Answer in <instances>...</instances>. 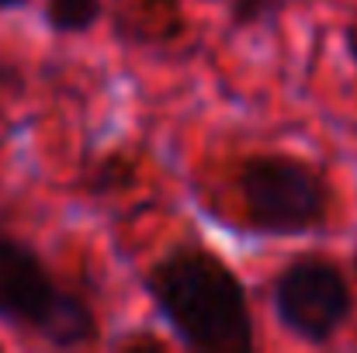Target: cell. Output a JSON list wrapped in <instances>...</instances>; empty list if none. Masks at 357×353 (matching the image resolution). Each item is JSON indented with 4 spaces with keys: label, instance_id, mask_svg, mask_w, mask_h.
<instances>
[{
    "label": "cell",
    "instance_id": "6",
    "mask_svg": "<svg viewBox=\"0 0 357 353\" xmlns=\"http://www.w3.org/2000/svg\"><path fill=\"white\" fill-rule=\"evenodd\" d=\"M45 28L59 38L87 35L105 17V0H45Z\"/></svg>",
    "mask_w": 357,
    "mask_h": 353
},
{
    "label": "cell",
    "instance_id": "9",
    "mask_svg": "<svg viewBox=\"0 0 357 353\" xmlns=\"http://www.w3.org/2000/svg\"><path fill=\"white\" fill-rule=\"evenodd\" d=\"M31 0H0V10H21V7H28Z\"/></svg>",
    "mask_w": 357,
    "mask_h": 353
},
{
    "label": "cell",
    "instance_id": "2",
    "mask_svg": "<svg viewBox=\"0 0 357 353\" xmlns=\"http://www.w3.org/2000/svg\"><path fill=\"white\" fill-rule=\"evenodd\" d=\"M0 326L56 350H80L101 340L91 298L59 284L42 253L7 229H0Z\"/></svg>",
    "mask_w": 357,
    "mask_h": 353
},
{
    "label": "cell",
    "instance_id": "3",
    "mask_svg": "<svg viewBox=\"0 0 357 353\" xmlns=\"http://www.w3.org/2000/svg\"><path fill=\"white\" fill-rule=\"evenodd\" d=\"M246 229L260 239H305L326 233L333 184L319 166L291 152H253L236 170Z\"/></svg>",
    "mask_w": 357,
    "mask_h": 353
},
{
    "label": "cell",
    "instance_id": "4",
    "mask_svg": "<svg viewBox=\"0 0 357 353\" xmlns=\"http://www.w3.org/2000/svg\"><path fill=\"white\" fill-rule=\"evenodd\" d=\"M267 301L274 322L305 347H330L357 312L347 270L323 253H302L278 267Z\"/></svg>",
    "mask_w": 357,
    "mask_h": 353
},
{
    "label": "cell",
    "instance_id": "8",
    "mask_svg": "<svg viewBox=\"0 0 357 353\" xmlns=\"http://www.w3.org/2000/svg\"><path fill=\"white\" fill-rule=\"evenodd\" d=\"M344 49H347V59L354 63V70H357V17L344 28Z\"/></svg>",
    "mask_w": 357,
    "mask_h": 353
},
{
    "label": "cell",
    "instance_id": "5",
    "mask_svg": "<svg viewBox=\"0 0 357 353\" xmlns=\"http://www.w3.org/2000/svg\"><path fill=\"white\" fill-rule=\"evenodd\" d=\"M135 180H139V163L128 152H105V156L84 163L73 187L87 198H112L121 191H132Z\"/></svg>",
    "mask_w": 357,
    "mask_h": 353
},
{
    "label": "cell",
    "instance_id": "7",
    "mask_svg": "<svg viewBox=\"0 0 357 353\" xmlns=\"http://www.w3.org/2000/svg\"><path fill=\"white\" fill-rule=\"evenodd\" d=\"M295 0H226V17L229 28L250 31V28H267L274 24Z\"/></svg>",
    "mask_w": 357,
    "mask_h": 353
},
{
    "label": "cell",
    "instance_id": "1",
    "mask_svg": "<svg viewBox=\"0 0 357 353\" xmlns=\"http://www.w3.org/2000/svg\"><path fill=\"white\" fill-rule=\"evenodd\" d=\"M142 295L184 350L250 353L257 322L236 270L205 242L181 239L142 274Z\"/></svg>",
    "mask_w": 357,
    "mask_h": 353
}]
</instances>
